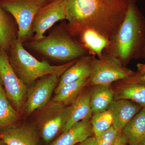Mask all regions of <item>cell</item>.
Listing matches in <instances>:
<instances>
[{
  "label": "cell",
  "mask_w": 145,
  "mask_h": 145,
  "mask_svg": "<svg viewBox=\"0 0 145 145\" xmlns=\"http://www.w3.org/2000/svg\"><path fill=\"white\" fill-rule=\"evenodd\" d=\"M93 135L91 120H83L62 133L50 145H76Z\"/></svg>",
  "instance_id": "15"
},
{
  "label": "cell",
  "mask_w": 145,
  "mask_h": 145,
  "mask_svg": "<svg viewBox=\"0 0 145 145\" xmlns=\"http://www.w3.org/2000/svg\"><path fill=\"white\" fill-rule=\"evenodd\" d=\"M78 145H98L95 136H91L86 139Z\"/></svg>",
  "instance_id": "25"
},
{
  "label": "cell",
  "mask_w": 145,
  "mask_h": 145,
  "mask_svg": "<svg viewBox=\"0 0 145 145\" xmlns=\"http://www.w3.org/2000/svg\"><path fill=\"white\" fill-rule=\"evenodd\" d=\"M137 71L139 72H142L145 71V63H138L137 65Z\"/></svg>",
  "instance_id": "27"
},
{
  "label": "cell",
  "mask_w": 145,
  "mask_h": 145,
  "mask_svg": "<svg viewBox=\"0 0 145 145\" xmlns=\"http://www.w3.org/2000/svg\"><path fill=\"white\" fill-rule=\"evenodd\" d=\"M138 145H145V135L140 141Z\"/></svg>",
  "instance_id": "28"
},
{
  "label": "cell",
  "mask_w": 145,
  "mask_h": 145,
  "mask_svg": "<svg viewBox=\"0 0 145 145\" xmlns=\"http://www.w3.org/2000/svg\"><path fill=\"white\" fill-rule=\"evenodd\" d=\"M0 76L7 98L20 113L23 111L27 86L18 77L9 61L6 51L0 48Z\"/></svg>",
  "instance_id": "8"
},
{
  "label": "cell",
  "mask_w": 145,
  "mask_h": 145,
  "mask_svg": "<svg viewBox=\"0 0 145 145\" xmlns=\"http://www.w3.org/2000/svg\"><path fill=\"white\" fill-rule=\"evenodd\" d=\"M66 0H53L38 10L32 25L34 40L43 39L48 29L59 21L66 19Z\"/></svg>",
  "instance_id": "10"
},
{
  "label": "cell",
  "mask_w": 145,
  "mask_h": 145,
  "mask_svg": "<svg viewBox=\"0 0 145 145\" xmlns=\"http://www.w3.org/2000/svg\"><path fill=\"white\" fill-rule=\"evenodd\" d=\"M44 1H45L47 3H48L50 2H51V1H53V0H44Z\"/></svg>",
  "instance_id": "32"
},
{
  "label": "cell",
  "mask_w": 145,
  "mask_h": 145,
  "mask_svg": "<svg viewBox=\"0 0 145 145\" xmlns=\"http://www.w3.org/2000/svg\"><path fill=\"white\" fill-rule=\"evenodd\" d=\"M145 45V18L136 3L129 1L125 18L104 52L119 60L124 67L142 58Z\"/></svg>",
  "instance_id": "2"
},
{
  "label": "cell",
  "mask_w": 145,
  "mask_h": 145,
  "mask_svg": "<svg viewBox=\"0 0 145 145\" xmlns=\"http://www.w3.org/2000/svg\"><path fill=\"white\" fill-rule=\"evenodd\" d=\"M91 88L87 86L70 106L69 117L63 132L83 120H91L93 113L90 105Z\"/></svg>",
  "instance_id": "14"
},
{
  "label": "cell",
  "mask_w": 145,
  "mask_h": 145,
  "mask_svg": "<svg viewBox=\"0 0 145 145\" xmlns=\"http://www.w3.org/2000/svg\"></svg>",
  "instance_id": "34"
},
{
  "label": "cell",
  "mask_w": 145,
  "mask_h": 145,
  "mask_svg": "<svg viewBox=\"0 0 145 145\" xmlns=\"http://www.w3.org/2000/svg\"><path fill=\"white\" fill-rule=\"evenodd\" d=\"M0 145H7L3 141L0 140Z\"/></svg>",
  "instance_id": "30"
},
{
  "label": "cell",
  "mask_w": 145,
  "mask_h": 145,
  "mask_svg": "<svg viewBox=\"0 0 145 145\" xmlns=\"http://www.w3.org/2000/svg\"><path fill=\"white\" fill-rule=\"evenodd\" d=\"M122 135V132L118 131L112 126L98 136H95L98 145H114Z\"/></svg>",
  "instance_id": "24"
},
{
  "label": "cell",
  "mask_w": 145,
  "mask_h": 145,
  "mask_svg": "<svg viewBox=\"0 0 145 145\" xmlns=\"http://www.w3.org/2000/svg\"><path fill=\"white\" fill-rule=\"evenodd\" d=\"M20 114L9 101L2 84H0V130L16 124Z\"/></svg>",
  "instance_id": "21"
},
{
  "label": "cell",
  "mask_w": 145,
  "mask_h": 145,
  "mask_svg": "<svg viewBox=\"0 0 145 145\" xmlns=\"http://www.w3.org/2000/svg\"><path fill=\"white\" fill-rule=\"evenodd\" d=\"M137 74V71L124 66L119 60L103 52L101 59L93 57L92 72L88 80L87 86L111 84Z\"/></svg>",
  "instance_id": "6"
},
{
  "label": "cell",
  "mask_w": 145,
  "mask_h": 145,
  "mask_svg": "<svg viewBox=\"0 0 145 145\" xmlns=\"http://www.w3.org/2000/svg\"><path fill=\"white\" fill-rule=\"evenodd\" d=\"M129 1L133 2L136 3L137 1H140V0H128Z\"/></svg>",
  "instance_id": "31"
},
{
  "label": "cell",
  "mask_w": 145,
  "mask_h": 145,
  "mask_svg": "<svg viewBox=\"0 0 145 145\" xmlns=\"http://www.w3.org/2000/svg\"><path fill=\"white\" fill-rule=\"evenodd\" d=\"M59 78L54 74L43 76L28 88L22 112L25 117L43 108L50 102L52 93L59 83Z\"/></svg>",
  "instance_id": "9"
},
{
  "label": "cell",
  "mask_w": 145,
  "mask_h": 145,
  "mask_svg": "<svg viewBox=\"0 0 145 145\" xmlns=\"http://www.w3.org/2000/svg\"><path fill=\"white\" fill-rule=\"evenodd\" d=\"M40 110L36 126L44 141L49 142L62 133L69 117L70 106L51 101Z\"/></svg>",
  "instance_id": "7"
},
{
  "label": "cell",
  "mask_w": 145,
  "mask_h": 145,
  "mask_svg": "<svg viewBox=\"0 0 145 145\" xmlns=\"http://www.w3.org/2000/svg\"><path fill=\"white\" fill-rule=\"evenodd\" d=\"M17 39L13 26L0 4V48L10 50Z\"/></svg>",
  "instance_id": "22"
},
{
  "label": "cell",
  "mask_w": 145,
  "mask_h": 145,
  "mask_svg": "<svg viewBox=\"0 0 145 145\" xmlns=\"http://www.w3.org/2000/svg\"><path fill=\"white\" fill-rule=\"evenodd\" d=\"M127 143L138 145L145 135V107H143L131 120L122 131Z\"/></svg>",
  "instance_id": "20"
},
{
  "label": "cell",
  "mask_w": 145,
  "mask_h": 145,
  "mask_svg": "<svg viewBox=\"0 0 145 145\" xmlns=\"http://www.w3.org/2000/svg\"><path fill=\"white\" fill-rule=\"evenodd\" d=\"M88 78H82L63 86L57 92L52 101L65 106H70L87 87Z\"/></svg>",
  "instance_id": "19"
},
{
  "label": "cell",
  "mask_w": 145,
  "mask_h": 145,
  "mask_svg": "<svg viewBox=\"0 0 145 145\" xmlns=\"http://www.w3.org/2000/svg\"><path fill=\"white\" fill-rule=\"evenodd\" d=\"M65 29H56L48 36L32 41L29 46L50 59L70 62L87 55V50Z\"/></svg>",
  "instance_id": "4"
},
{
  "label": "cell",
  "mask_w": 145,
  "mask_h": 145,
  "mask_svg": "<svg viewBox=\"0 0 145 145\" xmlns=\"http://www.w3.org/2000/svg\"><path fill=\"white\" fill-rule=\"evenodd\" d=\"M128 0H66V27L74 37L92 29L110 41L125 16Z\"/></svg>",
  "instance_id": "1"
},
{
  "label": "cell",
  "mask_w": 145,
  "mask_h": 145,
  "mask_svg": "<svg viewBox=\"0 0 145 145\" xmlns=\"http://www.w3.org/2000/svg\"><path fill=\"white\" fill-rule=\"evenodd\" d=\"M114 101L127 99L145 107V81L137 75L112 83Z\"/></svg>",
  "instance_id": "11"
},
{
  "label": "cell",
  "mask_w": 145,
  "mask_h": 145,
  "mask_svg": "<svg viewBox=\"0 0 145 145\" xmlns=\"http://www.w3.org/2000/svg\"><path fill=\"white\" fill-rule=\"evenodd\" d=\"M93 57L90 54L83 56L68 69L61 76L54 90V93L67 83L74 82L81 78H89L92 72Z\"/></svg>",
  "instance_id": "16"
},
{
  "label": "cell",
  "mask_w": 145,
  "mask_h": 145,
  "mask_svg": "<svg viewBox=\"0 0 145 145\" xmlns=\"http://www.w3.org/2000/svg\"><path fill=\"white\" fill-rule=\"evenodd\" d=\"M2 84V82L1 79V76H0V84Z\"/></svg>",
  "instance_id": "33"
},
{
  "label": "cell",
  "mask_w": 145,
  "mask_h": 145,
  "mask_svg": "<svg viewBox=\"0 0 145 145\" xmlns=\"http://www.w3.org/2000/svg\"><path fill=\"white\" fill-rule=\"evenodd\" d=\"M0 140L7 145H40L39 131L31 124H16L0 130Z\"/></svg>",
  "instance_id": "12"
},
{
  "label": "cell",
  "mask_w": 145,
  "mask_h": 145,
  "mask_svg": "<svg viewBox=\"0 0 145 145\" xmlns=\"http://www.w3.org/2000/svg\"><path fill=\"white\" fill-rule=\"evenodd\" d=\"M142 58L145 59V45L144 49H143L142 53Z\"/></svg>",
  "instance_id": "29"
},
{
  "label": "cell",
  "mask_w": 145,
  "mask_h": 145,
  "mask_svg": "<svg viewBox=\"0 0 145 145\" xmlns=\"http://www.w3.org/2000/svg\"><path fill=\"white\" fill-rule=\"evenodd\" d=\"M142 108L138 104L127 99L113 101L108 109L112 115V127L122 132L128 123Z\"/></svg>",
  "instance_id": "13"
},
{
  "label": "cell",
  "mask_w": 145,
  "mask_h": 145,
  "mask_svg": "<svg viewBox=\"0 0 145 145\" xmlns=\"http://www.w3.org/2000/svg\"><path fill=\"white\" fill-rule=\"evenodd\" d=\"M90 105L93 114L108 109L114 101L112 84L99 85L90 86Z\"/></svg>",
  "instance_id": "17"
},
{
  "label": "cell",
  "mask_w": 145,
  "mask_h": 145,
  "mask_svg": "<svg viewBox=\"0 0 145 145\" xmlns=\"http://www.w3.org/2000/svg\"><path fill=\"white\" fill-rule=\"evenodd\" d=\"M81 44L91 56H97L101 59L104 50L109 44L110 41L99 32L88 29L83 31L80 35Z\"/></svg>",
  "instance_id": "18"
},
{
  "label": "cell",
  "mask_w": 145,
  "mask_h": 145,
  "mask_svg": "<svg viewBox=\"0 0 145 145\" xmlns=\"http://www.w3.org/2000/svg\"><path fill=\"white\" fill-rule=\"evenodd\" d=\"M127 144L125 138L122 134L114 145H126Z\"/></svg>",
  "instance_id": "26"
},
{
  "label": "cell",
  "mask_w": 145,
  "mask_h": 145,
  "mask_svg": "<svg viewBox=\"0 0 145 145\" xmlns=\"http://www.w3.org/2000/svg\"><path fill=\"white\" fill-rule=\"evenodd\" d=\"M10 50L8 58L10 65L18 77L27 86L46 75L54 74L61 77L78 60L60 65H52L46 61L36 59L25 49L23 43L18 39Z\"/></svg>",
  "instance_id": "3"
},
{
  "label": "cell",
  "mask_w": 145,
  "mask_h": 145,
  "mask_svg": "<svg viewBox=\"0 0 145 145\" xmlns=\"http://www.w3.org/2000/svg\"><path fill=\"white\" fill-rule=\"evenodd\" d=\"M46 3L44 0H0L3 9L16 20L18 27L17 39L22 43L32 36V25L35 16Z\"/></svg>",
  "instance_id": "5"
},
{
  "label": "cell",
  "mask_w": 145,
  "mask_h": 145,
  "mask_svg": "<svg viewBox=\"0 0 145 145\" xmlns=\"http://www.w3.org/2000/svg\"><path fill=\"white\" fill-rule=\"evenodd\" d=\"M94 136H97L112 126L113 119L108 109L93 114L91 119Z\"/></svg>",
  "instance_id": "23"
}]
</instances>
